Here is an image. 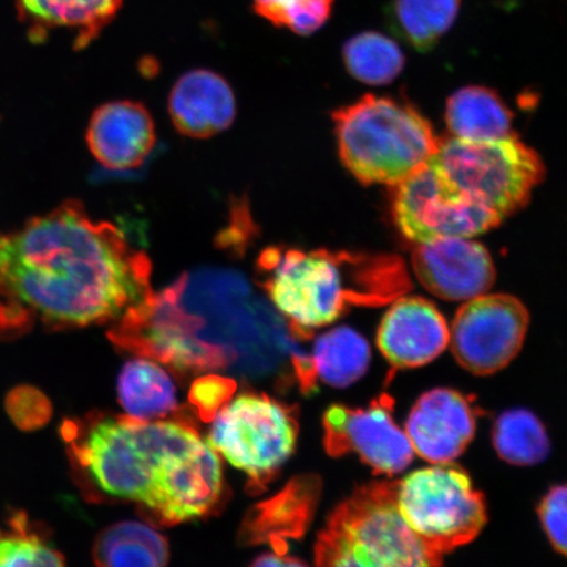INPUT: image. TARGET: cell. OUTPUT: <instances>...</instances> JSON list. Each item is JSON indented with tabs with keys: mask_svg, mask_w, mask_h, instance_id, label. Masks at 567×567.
Masks as SVG:
<instances>
[{
	"mask_svg": "<svg viewBox=\"0 0 567 567\" xmlns=\"http://www.w3.org/2000/svg\"><path fill=\"white\" fill-rule=\"evenodd\" d=\"M151 279L122 230L68 200L0 237V337L117 322L151 299Z\"/></svg>",
	"mask_w": 567,
	"mask_h": 567,
	"instance_id": "1",
	"label": "cell"
},
{
	"mask_svg": "<svg viewBox=\"0 0 567 567\" xmlns=\"http://www.w3.org/2000/svg\"><path fill=\"white\" fill-rule=\"evenodd\" d=\"M62 431L99 494L136 503L159 526L200 519L221 498V460L187 423L91 414Z\"/></svg>",
	"mask_w": 567,
	"mask_h": 567,
	"instance_id": "2",
	"label": "cell"
},
{
	"mask_svg": "<svg viewBox=\"0 0 567 567\" xmlns=\"http://www.w3.org/2000/svg\"><path fill=\"white\" fill-rule=\"evenodd\" d=\"M278 322L243 275L202 268L127 311L110 336L125 350L175 370H226L237 363L243 370V350L252 353L248 343L257 338L243 336V331L264 330L261 326Z\"/></svg>",
	"mask_w": 567,
	"mask_h": 567,
	"instance_id": "3",
	"label": "cell"
},
{
	"mask_svg": "<svg viewBox=\"0 0 567 567\" xmlns=\"http://www.w3.org/2000/svg\"><path fill=\"white\" fill-rule=\"evenodd\" d=\"M269 301L297 334L338 321L352 307H380L411 288L405 264L395 255L305 250L269 246L257 260Z\"/></svg>",
	"mask_w": 567,
	"mask_h": 567,
	"instance_id": "4",
	"label": "cell"
},
{
	"mask_svg": "<svg viewBox=\"0 0 567 567\" xmlns=\"http://www.w3.org/2000/svg\"><path fill=\"white\" fill-rule=\"evenodd\" d=\"M340 161L365 186H399L437 151L431 124L413 105L367 95L332 115Z\"/></svg>",
	"mask_w": 567,
	"mask_h": 567,
	"instance_id": "5",
	"label": "cell"
},
{
	"mask_svg": "<svg viewBox=\"0 0 567 567\" xmlns=\"http://www.w3.org/2000/svg\"><path fill=\"white\" fill-rule=\"evenodd\" d=\"M399 482H373L340 503L316 543V564L339 567L439 566L408 526L396 503Z\"/></svg>",
	"mask_w": 567,
	"mask_h": 567,
	"instance_id": "6",
	"label": "cell"
},
{
	"mask_svg": "<svg viewBox=\"0 0 567 567\" xmlns=\"http://www.w3.org/2000/svg\"><path fill=\"white\" fill-rule=\"evenodd\" d=\"M396 503L411 530L442 557L476 540L487 522L484 495L452 463L408 474L396 486Z\"/></svg>",
	"mask_w": 567,
	"mask_h": 567,
	"instance_id": "7",
	"label": "cell"
},
{
	"mask_svg": "<svg viewBox=\"0 0 567 567\" xmlns=\"http://www.w3.org/2000/svg\"><path fill=\"white\" fill-rule=\"evenodd\" d=\"M432 158L460 189L502 219L527 204L545 175L540 157L514 134L486 141L451 136L439 141Z\"/></svg>",
	"mask_w": 567,
	"mask_h": 567,
	"instance_id": "8",
	"label": "cell"
},
{
	"mask_svg": "<svg viewBox=\"0 0 567 567\" xmlns=\"http://www.w3.org/2000/svg\"><path fill=\"white\" fill-rule=\"evenodd\" d=\"M297 435L292 410L266 394L244 393L215 415L208 443L255 484L264 485L292 456Z\"/></svg>",
	"mask_w": 567,
	"mask_h": 567,
	"instance_id": "9",
	"label": "cell"
},
{
	"mask_svg": "<svg viewBox=\"0 0 567 567\" xmlns=\"http://www.w3.org/2000/svg\"><path fill=\"white\" fill-rule=\"evenodd\" d=\"M395 187L394 221L415 244L472 238L502 221L496 213L460 189L434 158Z\"/></svg>",
	"mask_w": 567,
	"mask_h": 567,
	"instance_id": "10",
	"label": "cell"
},
{
	"mask_svg": "<svg viewBox=\"0 0 567 567\" xmlns=\"http://www.w3.org/2000/svg\"><path fill=\"white\" fill-rule=\"evenodd\" d=\"M529 311L514 296L481 295L465 301L450 328L457 363L476 375H491L512 363L523 349Z\"/></svg>",
	"mask_w": 567,
	"mask_h": 567,
	"instance_id": "11",
	"label": "cell"
},
{
	"mask_svg": "<svg viewBox=\"0 0 567 567\" xmlns=\"http://www.w3.org/2000/svg\"><path fill=\"white\" fill-rule=\"evenodd\" d=\"M323 427L329 455L353 453L375 473H401L415 455L406 431L394 421L393 399L389 395H381L364 409L332 405L326 411Z\"/></svg>",
	"mask_w": 567,
	"mask_h": 567,
	"instance_id": "12",
	"label": "cell"
},
{
	"mask_svg": "<svg viewBox=\"0 0 567 567\" xmlns=\"http://www.w3.org/2000/svg\"><path fill=\"white\" fill-rule=\"evenodd\" d=\"M411 261L422 286L446 301H467L485 295L495 281L491 254L470 238L417 244Z\"/></svg>",
	"mask_w": 567,
	"mask_h": 567,
	"instance_id": "13",
	"label": "cell"
},
{
	"mask_svg": "<svg viewBox=\"0 0 567 567\" xmlns=\"http://www.w3.org/2000/svg\"><path fill=\"white\" fill-rule=\"evenodd\" d=\"M476 425V409L464 394L437 388L416 401L405 431L415 455L431 464H445L463 455Z\"/></svg>",
	"mask_w": 567,
	"mask_h": 567,
	"instance_id": "14",
	"label": "cell"
},
{
	"mask_svg": "<svg viewBox=\"0 0 567 567\" xmlns=\"http://www.w3.org/2000/svg\"><path fill=\"white\" fill-rule=\"evenodd\" d=\"M379 326L378 346L399 370L427 365L450 346V326L434 303L416 296H401Z\"/></svg>",
	"mask_w": 567,
	"mask_h": 567,
	"instance_id": "15",
	"label": "cell"
},
{
	"mask_svg": "<svg viewBox=\"0 0 567 567\" xmlns=\"http://www.w3.org/2000/svg\"><path fill=\"white\" fill-rule=\"evenodd\" d=\"M157 141L155 125L144 105L120 101L95 111L87 130V144L106 168H137L152 154Z\"/></svg>",
	"mask_w": 567,
	"mask_h": 567,
	"instance_id": "16",
	"label": "cell"
},
{
	"mask_svg": "<svg viewBox=\"0 0 567 567\" xmlns=\"http://www.w3.org/2000/svg\"><path fill=\"white\" fill-rule=\"evenodd\" d=\"M168 111L177 132L190 138H209L233 124L236 96L228 81L215 71H188L175 83Z\"/></svg>",
	"mask_w": 567,
	"mask_h": 567,
	"instance_id": "17",
	"label": "cell"
},
{
	"mask_svg": "<svg viewBox=\"0 0 567 567\" xmlns=\"http://www.w3.org/2000/svg\"><path fill=\"white\" fill-rule=\"evenodd\" d=\"M124 0H17L19 18L32 42H41L49 32L74 33L75 49L87 48L116 18Z\"/></svg>",
	"mask_w": 567,
	"mask_h": 567,
	"instance_id": "18",
	"label": "cell"
},
{
	"mask_svg": "<svg viewBox=\"0 0 567 567\" xmlns=\"http://www.w3.org/2000/svg\"><path fill=\"white\" fill-rule=\"evenodd\" d=\"M445 122L452 137L471 141L512 136L513 113L493 90L461 89L449 99Z\"/></svg>",
	"mask_w": 567,
	"mask_h": 567,
	"instance_id": "19",
	"label": "cell"
},
{
	"mask_svg": "<svg viewBox=\"0 0 567 567\" xmlns=\"http://www.w3.org/2000/svg\"><path fill=\"white\" fill-rule=\"evenodd\" d=\"M117 394L126 415L142 421L158 420L177 406L172 378L146 359L127 361L118 375Z\"/></svg>",
	"mask_w": 567,
	"mask_h": 567,
	"instance_id": "20",
	"label": "cell"
},
{
	"mask_svg": "<svg viewBox=\"0 0 567 567\" xmlns=\"http://www.w3.org/2000/svg\"><path fill=\"white\" fill-rule=\"evenodd\" d=\"M321 484L316 477H303L290 485L280 495L258 507L259 513L250 517L246 526L248 538L260 542L264 538L301 535L313 515Z\"/></svg>",
	"mask_w": 567,
	"mask_h": 567,
	"instance_id": "21",
	"label": "cell"
},
{
	"mask_svg": "<svg viewBox=\"0 0 567 567\" xmlns=\"http://www.w3.org/2000/svg\"><path fill=\"white\" fill-rule=\"evenodd\" d=\"M168 543L152 527L137 522H124L99 535L94 559L99 566H166Z\"/></svg>",
	"mask_w": 567,
	"mask_h": 567,
	"instance_id": "22",
	"label": "cell"
},
{
	"mask_svg": "<svg viewBox=\"0 0 567 567\" xmlns=\"http://www.w3.org/2000/svg\"><path fill=\"white\" fill-rule=\"evenodd\" d=\"M311 359L316 379L347 388L363 378L371 363V347L350 328H338L317 339Z\"/></svg>",
	"mask_w": 567,
	"mask_h": 567,
	"instance_id": "23",
	"label": "cell"
},
{
	"mask_svg": "<svg viewBox=\"0 0 567 567\" xmlns=\"http://www.w3.org/2000/svg\"><path fill=\"white\" fill-rule=\"evenodd\" d=\"M461 0H393L390 21L416 51H430L455 23Z\"/></svg>",
	"mask_w": 567,
	"mask_h": 567,
	"instance_id": "24",
	"label": "cell"
},
{
	"mask_svg": "<svg viewBox=\"0 0 567 567\" xmlns=\"http://www.w3.org/2000/svg\"><path fill=\"white\" fill-rule=\"evenodd\" d=\"M493 445L498 456L516 466L543 463L550 452L547 429L528 410H508L496 420Z\"/></svg>",
	"mask_w": 567,
	"mask_h": 567,
	"instance_id": "25",
	"label": "cell"
},
{
	"mask_svg": "<svg viewBox=\"0 0 567 567\" xmlns=\"http://www.w3.org/2000/svg\"><path fill=\"white\" fill-rule=\"evenodd\" d=\"M347 71L372 86L393 82L405 66V55L395 41L378 32L353 35L343 47Z\"/></svg>",
	"mask_w": 567,
	"mask_h": 567,
	"instance_id": "26",
	"label": "cell"
},
{
	"mask_svg": "<svg viewBox=\"0 0 567 567\" xmlns=\"http://www.w3.org/2000/svg\"><path fill=\"white\" fill-rule=\"evenodd\" d=\"M65 557L25 514H13L0 527V567L62 566Z\"/></svg>",
	"mask_w": 567,
	"mask_h": 567,
	"instance_id": "27",
	"label": "cell"
},
{
	"mask_svg": "<svg viewBox=\"0 0 567 567\" xmlns=\"http://www.w3.org/2000/svg\"><path fill=\"white\" fill-rule=\"evenodd\" d=\"M336 0H254V11L275 27L309 35L329 20Z\"/></svg>",
	"mask_w": 567,
	"mask_h": 567,
	"instance_id": "28",
	"label": "cell"
},
{
	"mask_svg": "<svg viewBox=\"0 0 567 567\" xmlns=\"http://www.w3.org/2000/svg\"><path fill=\"white\" fill-rule=\"evenodd\" d=\"M538 517L553 548L567 558V485L550 488L538 506Z\"/></svg>",
	"mask_w": 567,
	"mask_h": 567,
	"instance_id": "29",
	"label": "cell"
},
{
	"mask_svg": "<svg viewBox=\"0 0 567 567\" xmlns=\"http://www.w3.org/2000/svg\"><path fill=\"white\" fill-rule=\"evenodd\" d=\"M231 381H225L219 380L218 378H208L204 381L196 382V385L194 388V393H197V395L194 394V402L198 406V409H205L208 410L209 413H215V402H213V396L218 402H224L225 399H228V396L231 394V388H233Z\"/></svg>",
	"mask_w": 567,
	"mask_h": 567,
	"instance_id": "30",
	"label": "cell"
},
{
	"mask_svg": "<svg viewBox=\"0 0 567 567\" xmlns=\"http://www.w3.org/2000/svg\"><path fill=\"white\" fill-rule=\"evenodd\" d=\"M254 566H302L299 559L284 555V551L271 553V555L261 556L252 564Z\"/></svg>",
	"mask_w": 567,
	"mask_h": 567,
	"instance_id": "31",
	"label": "cell"
}]
</instances>
